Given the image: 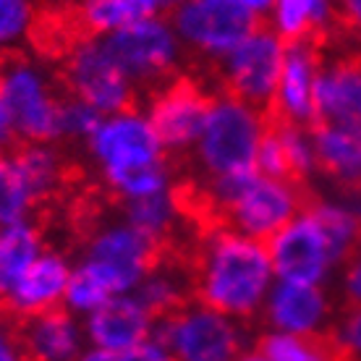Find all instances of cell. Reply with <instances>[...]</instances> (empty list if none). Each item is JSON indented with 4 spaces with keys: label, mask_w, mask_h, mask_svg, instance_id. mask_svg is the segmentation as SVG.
<instances>
[{
    "label": "cell",
    "mask_w": 361,
    "mask_h": 361,
    "mask_svg": "<svg viewBox=\"0 0 361 361\" xmlns=\"http://www.w3.org/2000/svg\"><path fill=\"white\" fill-rule=\"evenodd\" d=\"M154 246L157 241L128 220L99 226L87 241L82 262L73 264L63 307L87 317L113 296L134 293L154 267Z\"/></svg>",
    "instance_id": "6da1fadb"
},
{
    "label": "cell",
    "mask_w": 361,
    "mask_h": 361,
    "mask_svg": "<svg viewBox=\"0 0 361 361\" xmlns=\"http://www.w3.org/2000/svg\"><path fill=\"white\" fill-rule=\"evenodd\" d=\"M87 147L108 189L126 204L171 191V171L165 165L168 149L147 113L126 108L102 116Z\"/></svg>",
    "instance_id": "7a4b0ae2"
},
{
    "label": "cell",
    "mask_w": 361,
    "mask_h": 361,
    "mask_svg": "<svg viewBox=\"0 0 361 361\" xmlns=\"http://www.w3.org/2000/svg\"><path fill=\"white\" fill-rule=\"evenodd\" d=\"M194 280L199 301L233 319L262 312L272 286L278 283L267 244L231 228L204 241Z\"/></svg>",
    "instance_id": "3957f363"
},
{
    "label": "cell",
    "mask_w": 361,
    "mask_h": 361,
    "mask_svg": "<svg viewBox=\"0 0 361 361\" xmlns=\"http://www.w3.org/2000/svg\"><path fill=\"white\" fill-rule=\"evenodd\" d=\"M207 197L231 231L257 241H270L301 212V194L293 180L257 171L209 178Z\"/></svg>",
    "instance_id": "277c9868"
},
{
    "label": "cell",
    "mask_w": 361,
    "mask_h": 361,
    "mask_svg": "<svg viewBox=\"0 0 361 361\" xmlns=\"http://www.w3.org/2000/svg\"><path fill=\"white\" fill-rule=\"evenodd\" d=\"M264 134L267 126L259 108L233 94L209 99L207 118L194 145L197 163L209 178L249 173L254 171Z\"/></svg>",
    "instance_id": "5b68a950"
},
{
    "label": "cell",
    "mask_w": 361,
    "mask_h": 361,
    "mask_svg": "<svg viewBox=\"0 0 361 361\" xmlns=\"http://www.w3.org/2000/svg\"><path fill=\"white\" fill-rule=\"evenodd\" d=\"M157 343L173 361H235L244 353V333L238 319L199 301L165 317Z\"/></svg>",
    "instance_id": "8992f818"
},
{
    "label": "cell",
    "mask_w": 361,
    "mask_h": 361,
    "mask_svg": "<svg viewBox=\"0 0 361 361\" xmlns=\"http://www.w3.org/2000/svg\"><path fill=\"white\" fill-rule=\"evenodd\" d=\"M0 94L6 97L16 134L27 145H47L61 136V97L50 73L32 61H8L0 68Z\"/></svg>",
    "instance_id": "52a82bcc"
},
{
    "label": "cell",
    "mask_w": 361,
    "mask_h": 361,
    "mask_svg": "<svg viewBox=\"0 0 361 361\" xmlns=\"http://www.w3.org/2000/svg\"><path fill=\"white\" fill-rule=\"evenodd\" d=\"M63 76L71 97L92 105L99 116H110L131 105L134 84L110 58L102 37H84L68 47Z\"/></svg>",
    "instance_id": "ba28073f"
},
{
    "label": "cell",
    "mask_w": 361,
    "mask_h": 361,
    "mask_svg": "<svg viewBox=\"0 0 361 361\" xmlns=\"http://www.w3.org/2000/svg\"><path fill=\"white\" fill-rule=\"evenodd\" d=\"M267 252H270L275 278L286 283L325 286V280L341 264L325 228L319 226L312 209L298 212L288 226L280 228L267 241Z\"/></svg>",
    "instance_id": "9c48e42d"
},
{
    "label": "cell",
    "mask_w": 361,
    "mask_h": 361,
    "mask_svg": "<svg viewBox=\"0 0 361 361\" xmlns=\"http://www.w3.org/2000/svg\"><path fill=\"white\" fill-rule=\"evenodd\" d=\"M102 42L131 84L157 82L168 76L178 63L183 47L173 24L160 16L131 21L123 29L102 37Z\"/></svg>",
    "instance_id": "30bf717a"
},
{
    "label": "cell",
    "mask_w": 361,
    "mask_h": 361,
    "mask_svg": "<svg viewBox=\"0 0 361 361\" xmlns=\"http://www.w3.org/2000/svg\"><path fill=\"white\" fill-rule=\"evenodd\" d=\"M257 16L235 0H183L173 8L180 45L209 58H226L254 29Z\"/></svg>",
    "instance_id": "8fae6325"
},
{
    "label": "cell",
    "mask_w": 361,
    "mask_h": 361,
    "mask_svg": "<svg viewBox=\"0 0 361 361\" xmlns=\"http://www.w3.org/2000/svg\"><path fill=\"white\" fill-rule=\"evenodd\" d=\"M288 42L272 29H257L223 58V76L231 87V94L244 99L254 108H264L275 102L280 68Z\"/></svg>",
    "instance_id": "7c38bea8"
},
{
    "label": "cell",
    "mask_w": 361,
    "mask_h": 361,
    "mask_svg": "<svg viewBox=\"0 0 361 361\" xmlns=\"http://www.w3.org/2000/svg\"><path fill=\"white\" fill-rule=\"evenodd\" d=\"M209 99L204 92L191 82H176L165 87L149 105V121L160 136L165 149L183 152L194 149L202 131V123L207 118Z\"/></svg>",
    "instance_id": "4fadbf2b"
},
{
    "label": "cell",
    "mask_w": 361,
    "mask_h": 361,
    "mask_svg": "<svg viewBox=\"0 0 361 361\" xmlns=\"http://www.w3.org/2000/svg\"><path fill=\"white\" fill-rule=\"evenodd\" d=\"M154 314L134 296H113L84 317V335L92 348L105 351H128L152 341Z\"/></svg>",
    "instance_id": "5bb4252c"
},
{
    "label": "cell",
    "mask_w": 361,
    "mask_h": 361,
    "mask_svg": "<svg viewBox=\"0 0 361 361\" xmlns=\"http://www.w3.org/2000/svg\"><path fill=\"white\" fill-rule=\"evenodd\" d=\"M322 63L312 42H288L283 68H280L275 108L286 123L307 126L317 118V84Z\"/></svg>",
    "instance_id": "9a60e30c"
},
{
    "label": "cell",
    "mask_w": 361,
    "mask_h": 361,
    "mask_svg": "<svg viewBox=\"0 0 361 361\" xmlns=\"http://www.w3.org/2000/svg\"><path fill=\"white\" fill-rule=\"evenodd\" d=\"M262 312L272 333L319 335L330 322V298L322 286L278 280Z\"/></svg>",
    "instance_id": "2e32d148"
},
{
    "label": "cell",
    "mask_w": 361,
    "mask_h": 361,
    "mask_svg": "<svg viewBox=\"0 0 361 361\" xmlns=\"http://www.w3.org/2000/svg\"><path fill=\"white\" fill-rule=\"evenodd\" d=\"M73 264L58 252H42L6 296L8 307L21 317L61 309L66 301Z\"/></svg>",
    "instance_id": "e0dca14e"
},
{
    "label": "cell",
    "mask_w": 361,
    "mask_h": 361,
    "mask_svg": "<svg viewBox=\"0 0 361 361\" xmlns=\"http://www.w3.org/2000/svg\"><path fill=\"white\" fill-rule=\"evenodd\" d=\"M27 361H76L87 341L84 327L68 309H50L27 317L18 330Z\"/></svg>",
    "instance_id": "ac0fdd59"
},
{
    "label": "cell",
    "mask_w": 361,
    "mask_h": 361,
    "mask_svg": "<svg viewBox=\"0 0 361 361\" xmlns=\"http://www.w3.org/2000/svg\"><path fill=\"white\" fill-rule=\"evenodd\" d=\"M317 118L322 123L361 126V63L335 61L322 66L317 84Z\"/></svg>",
    "instance_id": "d6986e66"
},
{
    "label": "cell",
    "mask_w": 361,
    "mask_h": 361,
    "mask_svg": "<svg viewBox=\"0 0 361 361\" xmlns=\"http://www.w3.org/2000/svg\"><path fill=\"white\" fill-rule=\"evenodd\" d=\"M317 171L343 186H361V126L319 123L314 131Z\"/></svg>",
    "instance_id": "ffe728a7"
},
{
    "label": "cell",
    "mask_w": 361,
    "mask_h": 361,
    "mask_svg": "<svg viewBox=\"0 0 361 361\" xmlns=\"http://www.w3.org/2000/svg\"><path fill=\"white\" fill-rule=\"evenodd\" d=\"M338 0H272V32L286 42H309V37L325 32L335 18Z\"/></svg>",
    "instance_id": "44dd1931"
},
{
    "label": "cell",
    "mask_w": 361,
    "mask_h": 361,
    "mask_svg": "<svg viewBox=\"0 0 361 361\" xmlns=\"http://www.w3.org/2000/svg\"><path fill=\"white\" fill-rule=\"evenodd\" d=\"M45 252L42 235L32 223L0 228V293L8 296L21 275Z\"/></svg>",
    "instance_id": "7402d4cb"
},
{
    "label": "cell",
    "mask_w": 361,
    "mask_h": 361,
    "mask_svg": "<svg viewBox=\"0 0 361 361\" xmlns=\"http://www.w3.org/2000/svg\"><path fill=\"white\" fill-rule=\"evenodd\" d=\"M8 165L24 178L39 202L55 194L63 180V160L50 145H27L11 157Z\"/></svg>",
    "instance_id": "603a6c76"
},
{
    "label": "cell",
    "mask_w": 361,
    "mask_h": 361,
    "mask_svg": "<svg viewBox=\"0 0 361 361\" xmlns=\"http://www.w3.org/2000/svg\"><path fill=\"white\" fill-rule=\"evenodd\" d=\"M317 215L319 226L325 228L327 238L333 252L338 254V259L345 262L351 259V254L356 252V246L361 241V223L359 217L353 215V209L345 204V199H327L312 207Z\"/></svg>",
    "instance_id": "cb8c5ba5"
},
{
    "label": "cell",
    "mask_w": 361,
    "mask_h": 361,
    "mask_svg": "<svg viewBox=\"0 0 361 361\" xmlns=\"http://www.w3.org/2000/svg\"><path fill=\"white\" fill-rule=\"evenodd\" d=\"M178 215H180V202L173 194V189L126 204V220L134 228H139L145 235H149L152 241H160L168 231H173Z\"/></svg>",
    "instance_id": "d4e9b609"
},
{
    "label": "cell",
    "mask_w": 361,
    "mask_h": 361,
    "mask_svg": "<svg viewBox=\"0 0 361 361\" xmlns=\"http://www.w3.org/2000/svg\"><path fill=\"white\" fill-rule=\"evenodd\" d=\"M186 280L173 267H152L134 290V296L145 304L154 317H168L178 307H183Z\"/></svg>",
    "instance_id": "484cf974"
},
{
    "label": "cell",
    "mask_w": 361,
    "mask_h": 361,
    "mask_svg": "<svg viewBox=\"0 0 361 361\" xmlns=\"http://www.w3.org/2000/svg\"><path fill=\"white\" fill-rule=\"evenodd\" d=\"M259 351L270 361H341L333 343H325L319 335L270 333L262 338Z\"/></svg>",
    "instance_id": "4316f807"
},
{
    "label": "cell",
    "mask_w": 361,
    "mask_h": 361,
    "mask_svg": "<svg viewBox=\"0 0 361 361\" xmlns=\"http://www.w3.org/2000/svg\"><path fill=\"white\" fill-rule=\"evenodd\" d=\"M39 199L29 189L24 178L18 176L8 163L6 173L0 178V228L18 226V223H29V215L35 212Z\"/></svg>",
    "instance_id": "83f0119b"
},
{
    "label": "cell",
    "mask_w": 361,
    "mask_h": 361,
    "mask_svg": "<svg viewBox=\"0 0 361 361\" xmlns=\"http://www.w3.org/2000/svg\"><path fill=\"white\" fill-rule=\"evenodd\" d=\"M35 29L32 0H0V58L13 53Z\"/></svg>",
    "instance_id": "f1b7e54d"
},
{
    "label": "cell",
    "mask_w": 361,
    "mask_h": 361,
    "mask_svg": "<svg viewBox=\"0 0 361 361\" xmlns=\"http://www.w3.org/2000/svg\"><path fill=\"white\" fill-rule=\"evenodd\" d=\"M275 131H278L290 176H309L312 171H317L314 131H307V126H296V123H283Z\"/></svg>",
    "instance_id": "f546056e"
},
{
    "label": "cell",
    "mask_w": 361,
    "mask_h": 361,
    "mask_svg": "<svg viewBox=\"0 0 361 361\" xmlns=\"http://www.w3.org/2000/svg\"><path fill=\"white\" fill-rule=\"evenodd\" d=\"M99 121H102V116H99L92 105L71 97L61 105L58 131H61V136H66V139H76V142H82L84 139V142H90L92 134L97 131Z\"/></svg>",
    "instance_id": "4dcf8cb0"
},
{
    "label": "cell",
    "mask_w": 361,
    "mask_h": 361,
    "mask_svg": "<svg viewBox=\"0 0 361 361\" xmlns=\"http://www.w3.org/2000/svg\"><path fill=\"white\" fill-rule=\"evenodd\" d=\"M333 345L343 361H361V304H353L335 325Z\"/></svg>",
    "instance_id": "1f68e13d"
},
{
    "label": "cell",
    "mask_w": 361,
    "mask_h": 361,
    "mask_svg": "<svg viewBox=\"0 0 361 361\" xmlns=\"http://www.w3.org/2000/svg\"><path fill=\"white\" fill-rule=\"evenodd\" d=\"M76 361H173L171 353L165 351L157 341L128 348V351H105V348H90L84 351Z\"/></svg>",
    "instance_id": "d6a6232c"
},
{
    "label": "cell",
    "mask_w": 361,
    "mask_h": 361,
    "mask_svg": "<svg viewBox=\"0 0 361 361\" xmlns=\"http://www.w3.org/2000/svg\"><path fill=\"white\" fill-rule=\"evenodd\" d=\"M0 361H27L18 330H13L6 322H0Z\"/></svg>",
    "instance_id": "836d02e7"
},
{
    "label": "cell",
    "mask_w": 361,
    "mask_h": 361,
    "mask_svg": "<svg viewBox=\"0 0 361 361\" xmlns=\"http://www.w3.org/2000/svg\"><path fill=\"white\" fill-rule=\"evenodd\" d=\"M343 290L353 304H361V241L356 246V252L351 254L348 267L343 272Z\"/></svg>",
    "instance_id": "e575fe53"
},
{
    "label": "cell",
    "mask_w": 361,
    "mask_h": 361,
    "mask_svg": "<svg viewBox=\"0 0 361 361\" xmlns=\"http://www.w3.org/2000/svg\"><path fill=\"white\" fill-rule=\"evenodd\" d=\"M118 6L123 8L128 21H139V18L160 16V11L165 8V0H118Z\"/></svg>",
    "instance_id": "d590c367"
},
{
    "label": "cell",
    "mask_w": 361,
    "mask_h": 361,
    "mask_svg": "<svg viewBox=\"0 0 361 361\" xmlns=\"http://www.w3.org/2000/svg\"><path fill=\"white\" fill-rule=\"evenodd\" d=\"M16 123H13V116H11V108L6 97L0 94V149L8 147L13 139H16Z\"/></svg>",
    "instance_id": "8d00e7d4"
},
{
    "label": "cell",
    "mask_w": 361,
    "mask_h": 361,
    "mask_svg": "<svg viewBox=\"0 0 361 361\" xmlns=\"http://www.w3.org/2000/svg\"><path fill=\"white\" fill-rule=\"evenodd\" d=\"M338 11H341L351 24L361 27V0H338Z\"/></svg>",
    "instance_id": "74e56055"
},
{
    "label": "cell",
    "mask_w": 361,
    "mask_h": 361,
    "mask_svg": "<svg viewBox=\"0 0 361 361\" xmlns=\"http://www.w3.org/2000/svg\"><path fill=\"white\" fill-rule=\"evenodd\" d=\"M235 3H241L249 13H254V16H264V13H270V6L272 0H235Z\"/></svg>",
    "instance_id": "f35d334b"
},
{
    "label": "cell",
    "mask_w": 361,
    "mask_h": 361,
    "mask_svg": "<svg viewBox=\"0 0 361 361\" xmlns=\"http://www.w3.org/2000/svg\"><path fill=\"white\" fill-rule=\"evenodd\" d=\"M345 204L353 209V215L359 217V223H361V186H356V189H351V194L345 197Z\"/></svg>",
    "instance_id": "ab89813d"
},
{
    "label": "cell",
    "mask_w": 361,
    "mask_h": 361,
    "mask_svg": "<svg viewBox=\"0 0 361 361\" xmlns=\"http://www.w3.org/2000/svg\"><path fill=\"white\" fill-rule=\"evenodd\" d=\"M235 361H270V359H267L262 351H249V353H241Z\"/></svg>",
    "instance_id": "60d3db41"
},
{
    "label": "cell",
    "mask_w": 361,
    "mask_h": 361,
    "mask_svg": "<svg viewBox=\"0 0 361 361\" xmlns=\"http://www.w3.org/2000/svg\"><path fill=\"white\" fill-rule=\"evenodd\" d=\"M180 3H183V0H165V8H176Z\"/></svg>",
    "instance_id": "b9f144b4"
},
{
    "label": "cell",
    "mask_w": 361,
    "mask_h": 361,
    "mask_svg": "<svg viewBox=\"0 0 361 361\" xmlns=\"http://www.w3.org/2000/svg\"><path fill=\"white\" fill-rule=\"evenodd\" d=\"M6 163H8V160H3V157H0V178H3V173H6Z\"/></svg>",
    "instance_id": "7bdbcfd3"
},
{
    "label": "cell",
    "mask_w": 361,
    "mask_h": 361,
    "mask_svg": "<svg viewBox=\"0 0 361 361\" xmlns=\"http://www.w3.org/2000/svg\"><path fill=\"white\" fill-rule=\"evenodd\" d=\"M3 301H6V296H3V293H0V312H3Z\"/></svg>",
    "instance_id": "ee69618b"
}]
</instances>
